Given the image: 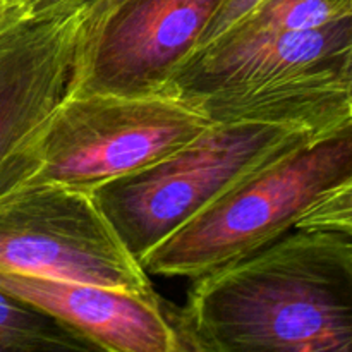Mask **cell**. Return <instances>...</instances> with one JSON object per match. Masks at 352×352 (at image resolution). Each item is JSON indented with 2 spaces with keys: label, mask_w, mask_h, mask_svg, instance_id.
Returning a JSON list of instances; mask_svg holds the SVG:
<instances>
[{
  "label": "cell",
  "mask_w": 352,
  "mask_h": 352,
  "mask_svg": "<svg viewBox=\"0 0 352 352\" xmlns=\"http://www.w3.org/2000/svg\"><path fill=\"white\" fill-rule=\"evenodd\" d=\"M91 352L85 337L0 287V352Z\"/></svg>",
  "instance_id": "cell-10"
},
{
  "label": "cell",
  "mask_w": 352,
  "mask_h": 352,
  "mask_svg": "<svg viewBox=\"0 0 352 352\" xmlns=\"http://www.w3.org/2000/svg\"><path fill=\"white\" fill-rule=\"evenodd\" d=\"M0 272L157 296L93 192L31 186L0 205Z\"/></svg>",
  "instance_id": "cell-5"
},
{
  "label": "cell",
  "mask_w": 352,
  "mask_h": 352,
  "mask_svg": "<svg viewBox=\"0 0 352 352\" xmlns=\"http://www.w3.org/2000/svg\"><path fill=\"white\" fill-rule=\"evenodd\" d=\"M258 2H260V0H227V3L222 7L219 16L213 19L212 26L208 28V31H206L205 36H203L199 47H203V45H206L208 41H212L213 38L219 36L220 33H223L227 28L232 26V24L236 23L237 19H241L244 14L250 12Z\"/></svg>",
  "instance_id": "cell-13"
},
{
  "label": "cell",
  "mask_w": 352,
  "mask_h": 352,
  "mask_svg": "<svg viewBox=\"0 0 352 352\" xmlns=\"http://www.w3.org/2000/svg\"><path fill=\"white\" fill-rule=\"evenodd\" d=\"M313 134L265 122H215L174 153L93 191L138 261L234 184Z\"/></svg>",
  "instance_id": "cell-4"
},
{
  "label": "cell",
  "mask_w": 352,
  "mask_h": 352,
  "mask_svg": "<svg viewBox=\"0 0 352 352\" xmlns=\"http://www.w3.org/2000/svg\"><path fill=\"white\" fill-rule=\"evenodd\" d=\"M179 352H352V239L298 229L195 278Z\"/></svg>",
  "instance_id": "cell-1"
},
{
  "label": "cell",
  "mask_w": 352,
  "mask_h": 352,
  "mask_svg": "<svg viewBox=\"0 0 352 352\" xmlns=\"http://www.w3.org/2000/svg\"><path fill=\"white\" fill-rule=\"evenodd\" d=\"M213 124L174 93H72L24 146L21 189L50 184L93 192L150 167Z\"/></svg>",
  "instance_id": "cell-3"
},
{
  "label": "cell",
  "mask_w": 352,
  "mask_h": 352,
  "mask_svg": "<svg viewBox=\"0 0 352 352\" xmlns=\"http://www.w3.org/2000/svg\"><path fill=\"white\" fill-rule=\"evenodd\" d=\"M227 0H122L81 41L72 93H168Z\"/></svg>",
  "instance_id": "cell-6"
},
{
  "label": "cell",
  "mask_w": 352,
  "mask_h": 352,
  "mask_svg": "<svg viewBox=\"0 0 352 352\" xmlns=\"http://www.w3.org/2000/svg\"><path fill=\"white\" fill-rule=\"evenodd\" d=\"M342 86L344 93H346L347 107H349V113L352 119V47L349 48V54H347L346 62H344L342 67Z\"/></svg>",
  "instance_id": "cell-17"
},
{
  "label": "cell",
  "mask_w": 352,
  "mask_h": 352,
  "mask_svg": "<svg viewBox=\"0 0 352 352\" xmlns=\"http://www.w3.org/2000/svg\"><path fill=\"white\" fill-rule=\"evenodd\" d=\"M351 47L352 16L311 30L253 38L217 36L184 62L167 91L196 100L340 76Z\"/></svg>",
  "instance_id": "cell-8"
},
{
  "label": "cell",
  "mask_w": 352,
  "mask_h": 352,
  "mask_svg": "<svg viewBox=\"0 0 352 352\" xmlns=\"http://www.w3.org/2000/svg\"><path fill=\"white\" fill-rule=\"evenodd\" d=\"M28 17H31L30 12L23 6L14 0H0V54L9 43L14 30Z\"/></svg>",
  "instance_id": "cell-14"
},
{
  "label": "cell",
  "mask_w": 352,
  "mask_h": 352,
  "mask_svg": "<svg viewBox=\"0 0 352 352\" xmlns=\"http://www.w3.org/2000/svg\"><path fill=\"white\" fill-rule=\"evenodd\" d=\"M0 287L47 311L96 351L179 352L177 333L158 296L6 272H0Z\"/></svg>",
  "instance_id": "cell-9"
},
{
  "label": "cell",
  "mask_w": 352,
  "mask_h": 352,
  "mask_svg": "<svg viewBox=\"0 0 352 352\" xmlns=\"http://www.w3.org/2000/svg\"><path fill=\"white\" fill-rule=\"evenodd\" d=\"M85 3L31 16L0 54V205L19 192L23 153L67 96L79 60Z\"/></svg>",
  "instance_id": "cell-7"
},
{
  "label": "cell",
  "mask_w": 352,
  "mask_h": 352,
  "mask_svg": "<svg viewBox=\"0 0 352 352\" xmlns=\"http://www.w3.org/2000/svg\"><path fill=\"white\" fill-rule=\"evenodd\" d=\"M294 229L336 230L352 239V175L320 198L298 220Z\"/></svg>",
  "instance_id": "cell-12"
},
{
  "label": "cell",
  "mask_w": 352,
  "mask_h": 352,
  "mask_svg": "<svg viewBox=\"0 0 352 352\" xmlns=\"http://www.w3.org/2000/svg\"><path fill=\"white\" fill-rule=\"evenodd\" d=\"M352 175V124L258 167L141 260L150 275L198 278L280 239Z\"/></svg>",
  "instance_id": "cell-2"
},
{
  "label": "cell",
  "mask_w": 352,
  "mask_h": 352,
  "mask_svg": "<svg viewBox=\"0 0 352 352\" xmlns=\"http://www.w3.org/2000/svg\"><path fill=\"white\" fill-rule=\"evenodd\" d=\"M352 16V0H260L219 36L253 38L311 30Z\"/></svg>",
  "instance_id": "cell-11"
},
{
  "label": "cell",
  "mask_w": 352,
  "mask_h": 352,
  "mask_svg": "<svg viewBox=\"0 0 352 352\" xmlns=\"http://www.w3.org/2000/svg\"><path fill=\"white\" fill-rule=\"evenodd\" d=\"M30 12V16H41V14L54 12V10L64 9V7L86 3L89 0H14Z\"/></svg>",
  "instance_id": "cell-16"
},
{
  "label": "cell",
  "mask_w": 352,
  "mask_h": 352,
  "mask_svg": "<svg viewBox=\"0 0 352 352\" xmlns=\"http://www.w3.org/2000/svg\"><path fill=\"white\" fill-rule=\"evenodd\" d=\"M122 0H89L85 3V10H82V36L81 41L98 26L103 21V17L116 9Z\"/></svg>",
  "instance_id": "cell-15"
}]
</instances>
